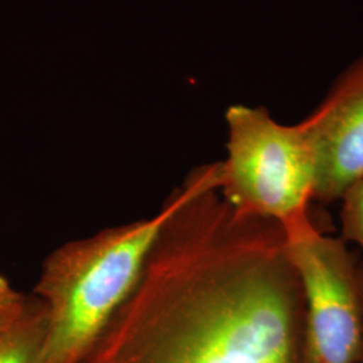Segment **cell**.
I'll return each mask as SVG.
<instances>
[{
    "label": "cell",
    "instance_id": "1",
    "mask_svg": "<svg viewBox=\"0 0 363 363\" xmlns=\"http://www.w3.org/2000/svg\"><path fill=\"white\" fill-rule=\"evenodd\" d=\"M178 194L138 283L78 363H298L306 300L284 228L228 203L217 163Z\"/></svg>",
    "mask_w": 363,
    "mask_h": 363
},
{
    "label": "cell",
    "instance_id": "2",
    "mask_svg": "<svg viewBox=\"0 0 363 363\" xmlns=\"http://www.w3.org/2000/svg\"><path fill=\"white\" fill-rule=\"evenodd\" d=\"M179 201L175 189L150 218L67 242L45 259L34 296L48 312L45 363H78L138 283Z\"/></svg>",
    "mask_w": 363,
    "mask_h": 363
},
{
    "label": "cell",
    "instance_id": "3",
    "mask_svg": "<svg viewBox=\"0 0 363 363\" xmlns=\"http://www.w3.org/2000/svg\"><path fill=\"white\" fill-rule=\"evenodd\" d=\"M228 157L217 163L220 193L241 213L289 229L311 218L316 150L307 120L274 121L265 108L233 105L226 112Z\"/></svg>",
    "mask_w": 363,
    "mask_h": 363
},
{
    "label": "cell",
    "instance_id": "4",
    "mask_svg": "<svg viewBox=\"0 0 363 363\" xmlns=\"http://www.w3.org/2000/svg\"><path fill=\"white\" fill-rule=\"evenodd\" d=\"M284 230L306 300L298 363H359L362 264L346 241L322 233L311 218Z\"/></svg>",
    "mask_w": 363,
    "mask_h": 363
},
{
    "label": "cell",
    "instance_id": "5",
    "mask_svg": "<svg viewBox=\"0 0 363 363\" xmlns=\"http://www.w3.org/2000/svg\"><path fill=\"white\" fill-rule=\"evenodd\" d=\"M306 120L316 150L313 199L340 201L363 177V58L339 78L323 104Z\"/></svg>",
    "mask_w": 363,
    "mask_h": 363
},
{
    "label": "cell",
    "instance_id": "6",
    "mask_svg": "<svg viewBox=\"0 0 363 363\" xmlns=\"http://www.w3.org/2000/svg\"><path fill=\"white\" fill-rule=\"evenodd\" d=\"M48 312L37 296H27L18 318L0 333V363H45Z\"/></svg>",
    "mask_w": 363,
    "mask_h": 363
},
{
    "label": "cell",
    "instance_id": "7",
    "mask_svg": "<svg viewBox=\"0 0 363 363\" xmlns=\"http://www.w3.org/2000/svg\"><path fill=\"white\" fill-rule=\"evenodd\" d=\"M343 241H352L363 250V177L352 183L342 196Z\"/></svg>",
    "mask_w": 363,
    "mask_h": 363
},
{
    "label": "cell",
    "instance_id": "8",
    "mask_svg": "<svg viewBox=\"0 0 363 363\" xmlns=\"http://www.w3.org/2000/svg\"><path fill=\"white\" fill-rule=\"evenodd\" d=\"M26 298L27 296L23 295V298H21L19 301L10 304V306L0 307V333L4 331L18 318V315L21 313L23 306H25Z\"/></svg>",
    "mask_w": 363,
    "mask_h": 363
},
{
    "label": "cell",
    "instance_id": "9",
    "mask_svg": "<svg viewBox=\"0 0 363 363\" xmlns=\"http://www.w3.org/2000/svg\"><path fill=\"white\" fill-rule=\"evenodd\" d=\"M22 298L23 295L16 292L13 286H10V283L3 276H0V307L13 304Z\"/></svg>",
    "mask_w": 363,
    "mask_h": 363
},
{
    "label": "cell",
    "instance_id": "10",
    "mask_svg": "<svg viewBox=\"0 0 363 363\" xmlns=\"http://www.w3.org/2000/svg\"><path fill=\"white\" fill-rule=\"evenodd\" d=\"M361 280H362V294H363V265H361ZM359 363H363V347H362V354H361V359H359Z\"/></svg>",
    "mask_w": 363,
    "mask_h": 363
}]
</instances>
